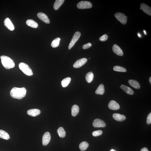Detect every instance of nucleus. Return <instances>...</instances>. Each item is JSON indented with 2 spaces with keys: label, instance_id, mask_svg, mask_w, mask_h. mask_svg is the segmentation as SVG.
<instances>
[{
  "label": "nucleus",
  "instance_id": "f257e3e1",
  "mask_svg": "<svg viewBox=\"0 0 151 151\" xmlns=\"http://www.w3.org/2000/svg\"><path fill=\"white\" fill-rule=\"evenodd\" d=\"M27 89L24 87L22 88L15 87L11 89L10 95L13 98L21 99L25 96Z\"/></svg>",
  "mask_w": 151,
  "mask_h": 151
},
{
  "label": "nucleus",
  "instance_id": "f03ea898",
  "mask_svg": "<svg viewBox=\"0 0 151 151\" xmlns=\"http://www.w3.org/2000/svg\"><path fill=\"white\" fill-rule=\"evenodd\" d=\"M0 58L3 66L7 69H10L14 68L15 64L14 62L10 57L6 56H1Z\"/></svg>",
  "mask_w": 151,
  "mask_h": 151
},
{
  "label": "nucleus",
  "instance_id": "7ed1b4c3",
  "mask_svg": "<svg viewBox=\"0 0 151 151\" xmlns=\"http://www.w3.org/2000/svg\"><path fill=\"white\" fill-rule=\"evenodd\" d=\"M18 66L20 69L26 75L29 76L33 75L32 71L29 65L26 63L21 62L19 63Z\"/></svg>",
  "mask_w": 151,
  "mask_h": 151
},
{
  "label": "nucleus",
  "instance_id": "20e7f679",
  "mask_svg": "<svg viewBox=\"0 0 151 151\" xmlns=\"http://www.w3.org/2000/svg\"><path fill=\"white\" fill-rule=\"evenodd\" d=\"M92 4L90 2L81 1L77 5L78 9H90L92 7Z\"/></svg>",
  "mask_w": 151,
  "mask_h": 151
},
{
  "label": "nucleus",
  "instance_id": "39448f33",
  "mask_svg": "<svg viewBox=\"0 0 151 151\" xmlns=\"http://www.w3.org/2000/svg\"><path fill=\"white\" fill-rule=\"evenodd\" d=\"M117 19L123 25H125L127 22V17L124 14L120 12L117 13L115 14Z\"/></svg>",
  "mask_w": 151,
  "mask_h": 151
},
{
  "label": "nucleus",
  "instance_id": "423d86ee",
  "mask_svg": "<svg viewBox=\"0 0 151 151\" xmlns=\"http://www.w3.org/2000/svg\"><path fill=\"white\" fill-rule=\"evenodd\" d=\"M81 33L79 32H76L73 35L71 41L68 46L69 49L70 50L73 47L74 44L80 38L81 36Z\"/></svg>",
  "mask_w": 151,
  "mask_h": 151
},
{
  "label": "nucleus",
  "instance_id": "0eeeda50",
  "mask_svg": "<svg viewBox=\"0 0 151 151\" xmlns=\"http://www.w3.org/2000/svg\"><path fill=\"white\" fill-rule=\"evenodd\" d=\"M51 135L49 132H46L44 133L42 138V143L44 146H46L50 142Z\"/></svg>",
  "mask_w": 151,
  "mask_h": 151
},
{
  "label": "nucleus",
  "instance_id": "6e6552de",
  "mask_svg": "<svg viewBox=\"0 0 151 151\" xmlns=\"http://www.w3.org/2000/svg\"><path fill=\"white\" fill-rule=\"evenodd\" d=\"M93 125L95 127H104L106 125L105 122L100 119H95L93 123Z\"/></svg>",
  "mask_w": 151,
  "mask_h": 151
},
{
  "label": "nucleus",
  "instance_id": "1a4fd4ad",
  "mask_svg": "<svg viewBox=\"0 0 151 151\" xmlns=\"http://www.w3.org/2000/svg\"><path fill=\"white\" fill-rule=\"evenodd\" d=\"M87 59L86 58L78 60L74 63L73 66L75 68H79L84 65L87 62Z\"/></svg>",
  "mask_w": 151,
  "mask_h": 151
},
{
  "label": "nucleus",
  "instance_id": "9d476101",
  "mask_svg": "<svg viewBox=\"0 0 151 151\" xmlns=\"http://www.w3.org/2000/svg\"><path fill=\"white\" fill-rule=\"evenodd\" d=\"M140 7L141 10L145 14L151 16V8L149 6L144 3H141L140 5Z\"/></svg>",
  "mask_w": 151,
  "mask_h": 151
},
{
  "label": "nucleus",
  "instance_id": "9b49d317",
  "mask_svg": "<svg viewBox=\"0 0 151 151\" xmlns=\"http://www.w3.org/2000/svg\"><path fill=\"white\" fill-rule=\"evenodd\" d=\"M38 18L46 24L50 23V20L46 15L42 12H39L37 15Z\"/></svg>",
  "mask_w": 151,
  "mask_h": 151
},
{
  "label": "nucleus",
  "instance_id": "f8f14e48",
  "mask_svg": "<svg viewBox=\"0 0 151 151\" xmlns=\"http://www.w3.org/2000/svg\"><path fill=\"white\" fill-rule=\"evenodd\" d=\"M4 24L5 27L9 30L11 31L14 30V26L9 18H5L4 21Z\"/></svg>",
  "mask_w": 151,
  "mask_h": 151
},
{
  "label": "nucleus",
  "instance_id": "ddd939ff",
  "mask_svg": "<svg viewBox=\"0 0 151 151\" xmlns=\"http://www.w3.org/2000/svg\"><path fill=\"white\" fill-rule=\"evenodd\" d=\"M108 107L109 109L114 110L119 109L120 107L119 104L113 100H111L110 102L108 105Z\"/></svg>",
  "mask_w": 151,
  "mask_h": 151
},
{
  "label": "nucleus",
  "instance_id": "4468645a",
  "mask_svg": "<svg viewBox=\"0 0 151 151\" xmlns=\"http://www.w3.org/2000/svg\"><path fill=\"white\" fill-rule=\"evenodd\" d=\"M113 50L114 53L119 56H122L124 55L122 50L116 44L114 45L113 47Z\"/></svg>",
  "mask_w": 151,
  "mask_h": 151
},
{
  "label": "nucleus",
  "instance_id": "2eb2a0df",
  "mask_svg": "<svg viewBox=\"0 0 151 151\" xmlns=\"http://www.w3.org/2000/svg\"><path fill=\"white\" fill-rule=\"evenodd\" d=\"M27 114L30 116L35 117L40 115L41 111L38 109H32L28 110L27 112Z\"/></svg>",
  "mask_w": 151,
  "mask_h": 151
},
{
  "label": "nucleus",
  "instance_id": "dca6fc26",
  "mask_svg": "<svg viewBox=\"0 0 151 151\" xmlns=\"http://www.w3.org/2000/svg\"><path fill=\"white\" fill-rule=\"evenodd\" d=\"M113 117L115 120L119 122H122L126 119V117L124 115L118 113L114 114Z\"/></svg>",
  "mask_w": 151,
  "mask_h": 151
},
{
  "label": "nucleus",
  "instance_id": "f3484780",
  "mask_svg": "<svg viewBox=\"0 0 151 151\" xmlns=\"http://www.w3.org/2000/svg\"><path fill=\"white\" fill-rule=\"evenodd\" d=\"M128 83L130 86L134 88L139 89L140 88L141 86L140 84L135 80H130L128 81Z\"/></svg>",
  "mask_w": 151,
  "mask_h": 151
},
{
  "label": "nucleus",
  "instance_id": "a211bd4d",
  "mask_svg": "<svg viewBox=\"0 0 151 151\" xmlns=\"http://www.w3.org/2000/svg\"><path fill=\"white\" fill-rule=\"evenodd\" d=\"M121 88L127 94L130 95H132L134 94L133 91L129 87L124 85H122Z\"/></svg>",
  "mask_w": 151,
  "mask_h": 151
},
{
  "label": "nucleus",
  "instance_id": "6ab92c4d",
  "mask_svg": "<svg viewBox=\"0 0 151 151\" xmlns=\"http://www.w3.org/2000/svg\"><path fill=\"white\" fill-rule=\"evenodd\" d=\"M26 24L29 27L35 28H36L38 27V23L34 20L32 19L27 20L26 22Z\"/></svg>",
  "mask_w": 151,
  "mask_h": 151
},
{
  "label": "nucleus",
  "instance_id": "aec40b11",
  "mask_svg": "<svg viewBox=\"0 0 151 151\" xmlns=\"http://www.w3.org/2000/svg\"><path fill=\"white\" fill-rule=\"evenodd\" d=\"M80 108L77 105H74L72 106L71 109V114L72 116L75 117L79 113Z\"/></svg>",
  "mask_w": 151,
  "mask_h": 151
},
{
  "label": "nucleus",
  "instance_id": "412c9836",
  "mask_svg": "<svg viewBox=\"0 0 151 151\" xmlns=\"http://www.w3.org/2000/svg\"><path fill=\"white\" fill-rule=\"evenodd\" d=\"M64 0H56L53 5V8L55 10H58L64 2Z\"/></svg>",
  "mask_w": 151,
  "mask_h": 151
},
{
  "label": "nucleus",
  "instance_id": "4be33fe9",
  "mask_svg": "<svg viewBox=\"0 0 151 151\" xmlns=\"http://www.w3.org/2000/svg\"><path fill=\"white\" fill-rule=\"evenodd\" d=\"M105 92V89L103 84H100L98 87L96 91V94L102 95Z\"/></svg>",
  "mask_w": 151,
  "mask_h": 151
},
{
  "label": "nucleus",
  "instance_id": "5701e85b",
  "mask_svg": "<svg viewBox=\"0 0 151 151\" xmlns=\"http://www.w3.org/2000/svg\"><path fill=\"white\" fill-rule=\"evenodd\" d=\"M0 138L8 140L10 139V136L4 130H0Z\"/></svg>",
  "mask_w": 151,
  "mask_h": 151
},
{
  "label": "nucleus",
  "instance_id": "b1692460",
  "mask_svg": "<svg viewBox=\"0 0 151 151\" xmlns=\"http://www.w3.org/2000/svg\"><path fill=\"white\" fill-rule=\"evenodd\" d=\"M94 74L91 72L88 73L85 76L86 80L88 83H90L92 82L94 79Z\"/></svg>",
  "mask_w": 151,
  "mask_h": 151
},
{
  "label": "nucleus",
  "instance_id": "393cba45",
  "mask_svg": "<svg viewBox=\"0 0 151 151\" xmlns=\"http://www.w3.org/2000/svg\"><path fill=\"white\" fill-rule=\"evenodd\" d=\"M71 80V78L67 77L63 79L61 81V85L63 87H66L68 86Z\"/></svg>",
  "mask_w": 151,
  "mask_h": 151
},
{
  "label": "nucleus",
  "instance_id": "a878e982",
  "mask_svg": "<svg viewBox=\"0 0 151 151\" xmlns=\"http://www.w3.org/2000/svg\"><path fill=\"white\" fill-rule=\"evenodd\" d=\"M89 146V143L87 142L84 141L80 143L79 148L81 151H84L86 150Z\"/></svg>",
  "mask_w": 151,
  "mask_h": 151
},
{
  "label": "nucleus",
  "instance_id": "bb28decb",
  "mask_svg": "<svg viewBox=\"0 0 151 151\" xmlns=\"http://www.w3.org/2000/svg\"><path fill=\"white\" fill-rule=\"evenodd\" d=\"M57 132L60 137L63 138L66 136V132L62 127H59L57 130Z\"/></svg>",
  "mask_w": 151,
  "mask_h": 151
},
{
  "label": "nucleus",
  "instance_id": "cd10ccee",
  "mask_svg": "<svg viewBox=\"0 0 151 151\" xmlns=\"http://www.w3.org/2000/svg\"><path fill=\"white\" fill-rule=\"evenodd\" d=\"M60 40L61 38L59 37L54 39L51 43V45L52 47L53 48L58 47L59 45Z\"/></svg>",
  "mask_w": 151,
  "mask_h": 151
},
{
  "label": "nucleus",
  "instance_id": "c85d7f7f",
  "mask_svg": "<svg viewBox=\"0 0 151 151\" xmlns=\"http://www.w3.org/2000/svg\"><path fill=\"white\" fill-rule=\"evenodd\" d=\"M113 70L115 71L125 72L126 71V70L125 68L124 67L119 66H115L114 67Z\"/></svg>",
  "mask_w": 151,
  "mask_h": 151
},
{
  "label": "nucleus",
  "instance_id": "c756f323",
  "mask_svg": "<svg viewBox=\"0 0 151 151\" xmlns=\"http://www.w3.org/2000/svg\"><path fill=\"white\" fill-rule=\"evenodd\" d=\"M103 133V132L101 130H97V131L93 132L92 133V135L94 137H97L101 135Z\"/></svg>",
  "mask_w": 151,
  "mask_h": 151
},
{
  "label": "nucleus",
  "instance_id": "7c9ffc66",
  "mask_svg": "<svg viewBox=\"0 0 151 151\" xmlns=\"http://www.w3.org/2000/svg\"><path fill=\"white\" fill-rule=\"evenodd\" d=\"M108 38V36L106 34H104L100 37L99 40L101 41L104 42L107 40Z\"/></svg>",
  "mask_w": 151,
  "mask_h": 151
},
{
  "label": "nucleus",
  "instance_id": "2f4dec72",
  "mask_svg": "<svg viewBox=\"0 0 151 151\" xmlns=\"http://www.w3.org/2000/svg\"><path fill=\"white\" fill-rule=\"evenodd\" d=\"M92 45V44H91V43H89L86 44L84 45L83 46L82 48L83 49H86L90 47Z\"/></svg>",
  "mask_w": 151,
  "mask_h": 151
},
{
  "label": "nucleus",
  "instance_id": "473e14b6",
  "mask_svg": "<svg viewBox=\"0 0 151 151\" xmlns=\"http://www.w3.org/2000/svg\"><path fill=\"white\" fill-rule=\"evenodd\" d=\"M147 124H151V113H150L148 115L147 117Z\"/></svg>",
  "mask_w": 151,
  "mask_h": 151
},
{
  "label": "nucleus",
  "instance_id": "72a5a7b5",
  "mask_svg": "<svg viewBox=\"0 0 151 151\" xmlns=\"http://www.w3.org/2000/svg\"><path fill=\"white\" fill-rule=\"evenodd\" d=\"M140 151H149V150L147 148H144L142 149Z\"/></svg>",
  "mask_w": 151,
  "mask_h": 151
},
{
  "label": "nucleus",
  "instance_id": "f704fd0d",
  "mask_svg": "<svg viewBox=\"0 0 151 151\" xmlns=\"http://www.w3.org/2000/svg\"><path fill=\"white\" fill-rule=\"evenodd\" d=\"M138 36L139 37H141V35L139 33H138Z\"/></svg>",
  "mask_w": 151,
  "mask_h": 151
},
{
  "label": "nucleus",
  "instance_id": "c9c22d12",
  "mask_svg": "<svg viewBox=\"0 0 151 151\" xmlns=\"http://www.w3.org/2000/svg\"><path fill=\"white\" fill-rule=\"evenodd\" d=\"M149 81H150V83L151 84V77L150 78H149Z\"/></svg>",
  "mask_w": 151,
  "mask_h": 151
},
{
  "label": "nucleus",
  "instance_id": "e433bc0d",
  "mask_svg": "<svg viewBox=\"0 0 151 151\" xmlns=\"http://www.w3.org/2000/svg\"><path fill=\"white\" fill-rule=\"evenodd\" d=\"M143 32H144L145 34V35H146V31H145V30H144L143 31Z\"/></svg>",
  "mask_w": 151,
  "mask_h": 151
},
{
  "label": "nucleus",
  "instance_id": "4c0bfd02",
  "mask_svg": "<svg viewBox=\"0 0 151 151\" xmlns=\"http://www.w3.org/2000/svg\"><path fill=\"white\" fill-rule=\"evenodd\" d=\"M110 151H116L115 150H113V149H112V150Z\"/></svg>",
  "mask_w": 151,
  "mask_h": 151
}]
</instances>
